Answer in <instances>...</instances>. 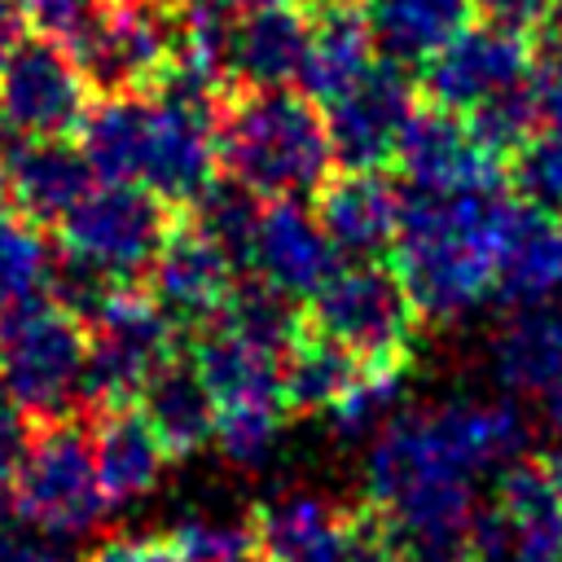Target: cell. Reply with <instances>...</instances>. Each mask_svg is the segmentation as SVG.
Masks as SVG:
<instances>
[{"label":"cell","mask_w":562,"mask_h":562,"mask_svg":"<svg viewBox=\"0 0 562 562\" xmlns=\"http://www.w3.org/2000/svg\"><path fill=\"white\" fill-rule=\"evenodd\" d=\"M79 154L97 180L140 184L162 202H198L215 184V97L158 83L110 92L79 119Z\"/></svg>","instance_id":"cell-1"},{"label":"cell","mask_w":562,"mask_h":562,"mask_svg":"<svg viewBox=\"0 0 562 562\" xmlns=\"http://www.w3.org/2000/svg\"><path fill=\"white\" fill-rule=\"evenodd\" d=\"M501 193H408L391 268L422 321H457L496 290Z\"/></svg>","instance_id":"cell-2"},{"label":"cell","mask_w":562,"mask_h":562,"mask_svg":"<svg viewBox=\"0 0 562 562\" xmlns=\"http://www.w3.org/2000/svg\"><path fill=\"white\" fill-rule=\"evenodd\" d=\"M220 167L255 198H307L329 180L334 145L312 97L290 88H237L215 110Z\"/></svg>","instance_id":"cell-3"},{"label":"cell","mask_w":562,"mask_h":562,"mask_svg":"<svg viewBox=\"0 0 562 562\" xmlns=\"http://www.w3.org/2000/svg\"><path fill=\"white\" fill-rule=\"evenodd\" d=\"M0 395L44 422L88 400V329L70 307L35 299L0 316Z\"/></svg>","instance_id":"cell-4"},{"label":"cell","mask_w":562,"mask_h":562,"mask_svg":"<svg viewBox=\"0 0 562 562\" xmlns=\"http://www.w3.org/2000/svg\"><path fill=\"white\" fill-rule=\"evenodd\" d=\"M417 303L382 259H347L307 299V329L351 351L364 369H408Z\"/></svg>","instance_id":"cell-5"},{"label":"cell","mask_w":562,"mask_h":562,"mask_svg":"<svg viewBox=\"0 0 562 562\" xmlns=\"http://www.w3.org/2000/svg\"><path fill=\"white\" fill-rule=\"evenodd\" d=\"M9 505L26 527L53 540L88 536L110 509L92 461V435L70 417L44 422L9 479Z\"/></svg>","instance_id":"cell-6"},{"label":"cell","mask_w":562,"mask_h":562,"mask_svg":"<svg viewBox=\"0 0 562 562\" xmlns=\"http://www.w3.org/2000/svg\"><path fill=\"white\" fill-rule=\"evenodd\" d=\"M162 198L140 184L101 180L61 215V250L66 263L92 272L105 285H127L149 272L167 241Z\"/></svg>","instance_id":"cell-7"},{"label":"cell","mask_w":562,"mask_h":562,"mask_svg":"<svg viewBox=\"0 0 562 562\" xmlns=\"http://www.w3.org/2000/svg\"><path fill=\"white\" fill-rule=\"evenodd\" d=\"M176 356V325L154 294L114 285L88 316V400L97 408H127L145 382Z\"/></svg>","instance_id":"cell-8"},{"label":"cell","mask_w":562,"mask_h":562,"mask_svg":"<svg viewBox=\"0 0 562 562\" xmlns=\"http://www.w3.org/2000/svg\"><path fill=\"white\" fill-rule=\"evenodd\" d=\"M531 35L496 22H470L422 66V92L430 105L474 119L487 105L522 92L531 83Z\"/></svg>","instance_id":"cell-9"},{"label":"cell","mask_w":562,"mask_h":562,"mask_svg":"<svg viewBox=\"0 0 562 562\" xmlns=\"http://www.w3.org/2000/svg\"><path fill=\"white\" fill-rule=\"evenodd\" d=\"M88 114L83 66L48 44H18L0 66V149L18 140H61Z\"/></svg>","instance_id":"cell-10"},{"label":"cell","mask_w":562,"mask_h":562,"mask_svg":"<svg viewBox=\"0 0 562 562\" xmlns=\"http://www.w3.org/2000/svg\"><path fill=\"white\" fill-rule=\"evenodd\" d=\"M470 562H562V505L544 461H514L496 474L474 514Z\"/></svg>","instance_id":"cell-11"},{"label":"cell","mask_w":562,"mask_h":562,"mask_svg":"<svg viewBox=\"0 0 562 562\" xmlns=\"http://www.w3.org/2000/svg\"><path fill=\"white\" fill-rule=\"evenodd\" d=\"M395 167L413 193H496L505 180V158L483 145V136L452 110H413Z\"/></svg>","instance_id":"cell-12"},{"label":"cell","mask_w":562,"mask_h":562,"mask_svg":"<svg viewBox=\"0 0 562 562\" xmlns=\"http://www.w3.org/2000/svg\"><path fill=\"white\" fill-rule=\"evenodd\" d=\"M413 83L404 79V70L395 61H378L356 88H347L338 101H329L325 127H329V145L334 158L347 171H378L382 162H395L400 136L413 119Z\"/></svg>","instance_id":"cell-13"},{"label":"cell","mask_w":562,"mask_h":562,"mask_svg":"<svg viewBox=\"0 0 562 562\" xmlns=\"http://www.w3.org/2000/svg\"><path fill=\"white\" fill-rule=\"evenodd\" d=\"M83 75L110 92H140L167 79L176 61V18L149 0H119L75 57Z\"/></svg>","instance_id":"cell-14"},{"label":"cell","mask_w":562,"mask_h":562,"mask_svg":"<svg viewBox=\"0 0 562 562\" xmlns=\"http://www.w3.org/2000/svg\"><path fill=\"white\" fill-rule=\"evenodd\" d=\"M246 263L255 268V281L299 303L329 281V272L338 268V250L329 246L316 211H307L299 198H281L259 211Z\"/></svg>","instance_id":"cell-15"},{"label":"cell","mask_w":562,"mask_h":562,"mask_svg":"<svg viewBox=\"0 0 562 562\" xmlns=\"http://www.w3.org/2000/svg\"><path fill=\"white\" fill-rule=\"evenodd\" d=\"M237 290V263L206 241L193 224L167 233L154 268H149V294L171 316L176 329H206Z\"/></svg>","instance_id":"cell-16"},{"label":"cell","mask_w":562,"mask_h":562,"mask_svg":"<svg viewBox=\"0 0 562 562\" xmlns=\"http://www.w3.org/2000/svg\"><path fill=\"white\" fill-rule=\"evenodd\" d=\"M509 307H540L562 294V215L527 198L501 202L496 290Z\"/></svg>","instance_id":"cell-17"},{"label":"cell","mask_w":562,"mask_h":562,"mask_svg":"<svg viewBox=\"0 0 562 562\" xmlns=\"http://www.w3.org/2000/svg\"><path fill=\"white\" fill-rule=\"evenodd\" d=\"M312 18L290 0L241 9L224 35V75L237 88H290L303 75Z\"/></svg>","instance_id":"cell-18"},{"label":"cell","mask_w":562,"mask_h":562,"mask_svg":"<svg viewBox=\"0 0 562 562\" xmlns=\"http://www.w3.org/2000/svg\"><path fill=\"white\" fill-rule=\"evenodd\" d=\"M492 364L505 391L536 400L544 422L562 430V299L514 307L492 342Z\"/></svg>","instance_id":"cell-19"},{"label":"cell","mask_w":562,"mask_h":562,"mask_svg":"<svg viewBox=\"0 0 562 562\" xmlns=\"http://www.w3.org/2000/svg\"><path fill=\"white\" fill-rule=\"evenodd\" d=\"M404 198L378 171H342L321 184L316 220L338 259H378L395 246Z\"/></svg>","instance_id":"cell-20"},{"label":"cell","mask_w":562,"mask_h":562,"mask_svg":"<svg viewBox=\"0 0 562 562\" xmlns=\"http://www.w3.org/2000/svg\"><path fill=\"white\" fill-rule=\"evenodd\" d=\"M0 167H4V184H9V202L18 211H26L35 224L40 220H57L97 184L88 158L61 140H18L0 149Z\"/></svg>","instance_id":"cell-21"},{"label":"cell","mask_w":562,"mask_h":562,"mask_svg":"<svg viewBox=\"0 0 562 562\" xmlns=\"http://www.w3.org/2000/svg\"><path fill=\"white\" fill-rule=\"evenodd\" d=\"M250 536L259 562H342L347 509L307 492H285L255 509Z\"/></svg>","instance_id":"cell-22"},{"label":"cell","mask_w":562,"mask_h":562,"mask_svg":"<svg viewBox=\"0 0 562 562\" xmlns=\"http://www.w3.org/2000/svg\"><path fill=\"white\" fill-rule=\"evenodd\" d=\"M378 40L369 31V18L360 4H334L312 18V40L303 57V97H312L321 110L338 101L347 88H356L378 66Z\"/></svg>","instance_id":"cell-23"},{"label":"cell","mask_w":562,"mask_h":562,"mask_svg":"<svg viewBox=\"0 0 562 562\" xmlns=\"http://www.w3.org/2000/svg\"><path fill=\"white\" fill-rule=\"evenodd\" d=\"M92 461H97L105 501L127 505L158 487L162 465L171 457L158 443L154 426L140 417V408L127 404V408H101V417L92 426Z\"/></svg>","instance_id":"cell-24"},{"label":"cell","mask_w":562,"mask_h":562,"mask_svg":"<svg viewBox=\"0 0 562 562\" xmlns=\"http://www.w3.org/2000/svg\"><path fill=\"white\" fill-rule=\"evenodd\" d=\"M136 404H140V417L154 426L158 443L167 448V457H189L215 439V400H211L193 356L189 360L171 356L145 382Z\"/></svg>","instance_id":"cell-25"},{"label":"cell","mask_w":562,"mask_h":562,"mask_svg":"<svg viewBox=\"0 0 562 562\" xmlns=\"http://www.w3.org/2000/svg\"><path fill=\"white\" fill-rule=\"evenodd\" d=\"M474 0H364L369 31L386 61L426 66L457 31L470 26Z\"/></svg>","instance_id":"cell-26"},{"label":"cell","mask_w":562,"mask_h":562,"mask_svg":"<svg viewBox=\"0 0 562 562\" xmlns=\"http://www.w3.org/2000/svg\"><path fill=\"white\" fill-rule=\"evenodd\" d=\"M360 373H364V364L351 351L321 338L303 321V334L290 342V351L281 360V391H285L290 413H325L329 417L334 404L360 382Z\"/></svg>","instance_id":"cell-27"},{"label":"cell","mask_w":562,"mask_h":562,"mask_svg":"<svg viewBox=\"0 0 562 562\" xmlns=\"http://www.w3.org/2000/svg\"><path fill=\"white\" fill-rule=\"evenodd\" d=\"M53 250L35 220L0 198V316L26 307L53 290Z\"/></svg>","instance_id":"cell-28"},{"label":"cell","mask_w":562,"mask_h":562,"mask_svg":"<svg viewBox=\"0 0 562 562\" xmlns=\"http://www.w3.org/2000/svg\"><path fill=\"white\" fill-rule=\"evenodd\" d=\"M259 198L250 193V189H241V184H233V180H215L198 202H193V228L206 237V241H215L233 263H246V255H250V237H255V224H259Z\"/></svg>","instance_id":"cell-29"},{"label":"cell","mask_w":562,"mask_h":562,"mask_svg":"<svg viewBox=\"0 0 562 562\" xmlns=\"http://www.w3.org/2000/svg\"><path fill=\"white\" fill-rule=\"evenodd\" d=\"M290 408L285 404H233L215 408V443L237 465H263L281 439Z\"/></svg>","instance_id":"cell-30"},{"label":"cell","mask_w":562,"mask_h":562,"mask_svg":"<svg viewBox=\"0 0 562 562\" xmlns=\"http://www.w3.org/2000/svg\"><path fill=\"white\" fill-rule=\"evenodd\" d=\"M167 544L180 553V562H255L250 527L220 518H184L171 527Z\"/></svg>","instance_id":"cell-31"},{"label":"cell","mask_w":562,"mask_h":562,"mask_svg":"<svg viewBox=\"0 0 562 562\" xmlns=\"http://www.w3.org/2000/svg\"><path fill=\"white\" fill-rule=\"evenodd\" d=\"M105 9H110L105 0H26L22 4V13L35 26V35L57 44V48H66L70 57L83 53V44L101 26Z\"/></svg>","instance_id":"cell-32"},{"label":"cell","mask_w":562,"mask_h":562,"mask_svg":"<svg viewBox=\"0 0 562 562\" xmlns=\"http://www.w3.org/2000/svg\"><path fill=\"white\" fill-rule=\"evenodd\" d=\"M342 562H404L400 540L386 522V514L364 501L347 509V536H342Z\"/></svg>","instance_id":"cell-33"},{"label":"cell","mask_w":562,"mask_h":562,"mask_svg":"<svg viewBox=\"0 0 562 562\" xmlns=\"http://www.w3.org/2000/svg\"><path fill=\"white\" fill-rule=\"evenodd\" d=\"M549 4L553 0H474V13H483V22L531 35L536 26L549 22Z\"/></svg>","instance_id":"cell-34"},{"label":"cell","mask_w":562,"mask_h":562,"mask_svg":"<svg viewBox=\"0 0 562 562\" xmlns=\"http://www.w3.org/2000/svg\"><path fill=\"white\" fill-rule=\"evenodd\" d=\"M31 435H35V430H31V417H26L13 400L0 395V474H4V479H13L18 461L26 457Z\"/></svg>","instance_id":"cell-35"},{"label":"cell","mask_w":562,"mask_h":562,"mask_svg":"<svg viewBox=\"0 0 562 562\" xmlns=\"http://www.w3.org/2000/svg\"><path fill=\"white\" fill-rule=\"evenodd\" d=\"M92 562H180V553L167 544V536L162 540L145 536V540H110V544H101Z\"/></svg>","instance_id":"cell-36"},{"label":"cell","mask_w":562,"mask_h":562,"mask_svg":"<svg viewBox=\"0 0 562 562\" xmlns=\"http://www.w3.org/2000/svg\"><path fill=\"white\" fill-rule=\"evenodd\" d=\"M0 562H66L61 553H53L48 544L31 540V536H9L0 527Z\"/></svg>","instance_id":"cell-37"},{"label":"cell","mask_w":562,"mask_h":562,"mask_svg":"<svg viewBox=\"0 0 562 562\" xmlns=\"http://www.w3.org/2000/svg\"><path fill=\"white\" fill-rule=\"evenodd\" d=\"M22 22H26V13L18 9V0H0V66L22 44Z\"/></svg>","instance_id":"cell-38"},{"label":"cell","mask_w":562,"mask_h":562,"mask_svg":"<svg viewBox=\"0 0 562 562\" xmlns=\"http://www.w3.org/2000/svg\"><path fill=\"white\" fill-rule=\"evenodd\" d=\"M544 470H549V483H553V496H558V505H562V448L544 457Z\"/></svg>","instance_id":"cell-39"},{"label":"cell","mask_w":562,"mask_h":562,"mask_svg":"<svg viewBox=\"0 0 562 562\" xmlns=\"http://www.w3.org/2000/svg\"><path fill=\"white\" fill-rule=\"evenodd\" d=\"M4 509H9V479L0 474V522H4Z\"/></svg>","instance_id":"cell-40"},{"label":"cell","mask_w":562,"mask_h":562,"mask_svg":"<svg viewBox=\"0 0 562 562\" xmlns=\"http://www.w3.org/2000/svg\"><path fill=\"white\" fill-rule=\"evenodd\" d=\"M316 9H334V4H356V0H312Z\"/></svg>","instance_id":"cell-41"},{"label":"cell","mask_w":562,"mask_h":562,"mask_svg":"<svg viewBox=\"0 0 562 562\" xmlns=\"http://www.w3.org/2000/svg\"><path fill=\"white\" fill-rule=\"evenodd\" d=\"M259 4H263V0H259Z\"/></svg>","instance_id":"cell-42"}]
</instances>
